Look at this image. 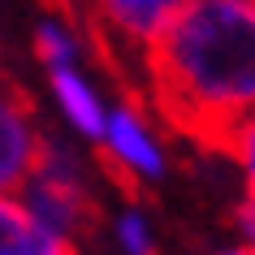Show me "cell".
Here are the masks:
<instances>
[{"mask_svg": "<svg viewBox=\"0 0 255 255\" xmlns=\"http://www.w3.org/2000/svg\"><path fill=\"white\" fill-rule=\"evenodd\" d=\"M143 56L160 117L203 151L234 156L255 117V0H182Z\"/></svg>", "mask_w": 255, "mask_h": 255, "instance_id": "obj_1", "label": "cell"}, {"mask_svg": "<svg viewBox=\"0 0 255 255\" xmlns=\"http://www.w3.org/2000/svg\"><path fill=\"white\" fill-rule=\"evenodd\" d=\"M26 212L48 225L52 234H91L100 225V208L91 203V195L82 190L78 173H74V164H69L65 151H56L48 143L43 151V160L35 164V173L26 177Z\"/></svg>", "mask_w": 255, "mask_h": 255, "instance_id": "obj_2", "label": "cell"}, {"mask_svg": "<svg viewBox=\"0 0 255 255\" xmlns=\"http://www.w3.org/2000/svg\"><path fill=\"white\" fill-rule=\"evenodd\" d=\"M43 151H48V138L35 126L26 91L4 74L0 78V199L9 190L26 186V177L35 173Z\"/></svg>", "mask_w": 255, "mask_h": 255, "instance_id": "obj_3", "label": "cell"}, {"mask_svg": "<svg viewBox=\"0 0 255 255\" xmlns=\"http://www.w3.org/2000/svg\"><path fill=\"white\" fill-rule=\"evenodd\" d=\"M182 0H113V4H95L100 22H113L121 39H130L138 52H147L151 43L164 35V26L173 22Z\"/></svg>", "mask_w": 255, "mask_h": 255, "instance_id": "obj_4", "label": "cell"}, {"mask_svg": "<svg viewBox=\"0 0 255 255\" xmlns=\"http://www.w3.org/2000/svg\"><path fill=\"white\" fill-rule=\"evenodd\" d=\"M0 255H78V247L26 212V203L0 199Z\"/></svg>", "mask_w": 255, "mask_h": 255, "instance_id": "obj_5", "label": "cell"}, {"mask_svg": "<svg viewBox=\"0 0 255 255\" xmlns=\"http://www.w3.org/2000/svg\"><path fill=\"white\" fill-rule=\"evenodd\" d=\"M108 143H113V156H117L121 164H126V169H130V173H160L164 164H160V147H156V143H151L147 138V130H143V121H138V113H130V108H121L117 117H108Z\"/></svg>", "mask_w": 255, "mask_h": 255, "instance_id": "obj_6", "label": "cell"}, {"mask_svg": "<svg viewBox=\"0 0 255 255\" xmlns=\"http://www.w3.org/2000/svg\"><path fill=\"white\" fill-rule=\"evenodd\" d=\"M52 87H56V95H61V104H65L69 121H74L78 130H87V134L104 138L108 117H104V108H100V100H95L91 87H87L74 69H52Z\"/></svg>", "mask_w": 255, "mask_h": 255, "instance_id": "obj_7", "label": "cell"}, {"mask_svg": "<svg viewBox=\"0 0 255 255\" xmlns=\"http://www.w3.org/2000/svg\"><path fill=\"white\" fill-rule=\"evenodd\" d=\"M35 48H39V56L48 61V69H69V56H74V43H69V35L61 26H52V22H43L39 30H35Z\"/></svg>", "mask_w": 255, "mask_h": 255, "instance_id": "obj_8", "label": "cell"}, {"mask_svg": "<svg viewBox=\"0 0 255 255\" xmlns=\"http://www.w3.org/2000/svg\"><path fill=\"white\" fill-rule=\"evenodd\" d=\"M234 156H238V160H242V169H247V182H251V199H255V117L238 130Z\"/></svg>", "mask_w": 255, "mask_h": 255, "instance_id": "obj_9", "label": "cell"}, {"mask_svg": "<svg viewBox=\"0 0 255 255\" xmlns=\"http://www.w3.org/2000/svg\"><path fill=\"white\" fill-rule=\"evenodd\" d=\"M121 238H126V247L134 255H156L151 251V238H147V225H143L138 216H126V221H121Z\"/></svg>", "mask_w": 255, "mask_h": 255, "instance_id": "obj_10", "label": "cell"}, {"mask_svg": "<svg viewBox=\"0 0 255 255\" xmlns=\"http://www.w3.org/2000/svg\"><path fill=\"white\" fill-rule=\"evenodd\" d=\"M238 225H242V234L255 242V199H247V203L238 208Z\"/></svg>", "mask_w": 255, "mask_h": 255, "instance_id": "obj_11", "label": "cell"}, {"mask_svg": "<svg viewBox=\"0 0 255 255\" xmlns=\"http://www.w3.org/2000/svg\"><path fill=\"white\" fill-rule=\"evenodd\" d=\"M229 255H255V251H229Z\"/></svg>", "mask_w": 255, "mask_h": 255, "instance_id": "obj_12", "label": "cell"}, {"mask_svg": "<svg viewBox=\"0 0 255 255\" xmlns=\"http://www.w3.org/2000/svg\"><path fill=\"white\" fill-rule=\"evenodd\" d=\"M0 78H4V69H0Z\"/></svg>", "mask_w": 255, "mask_h": 255, "instance_id": "obj_13", "label": "cell"}]
</instances>
